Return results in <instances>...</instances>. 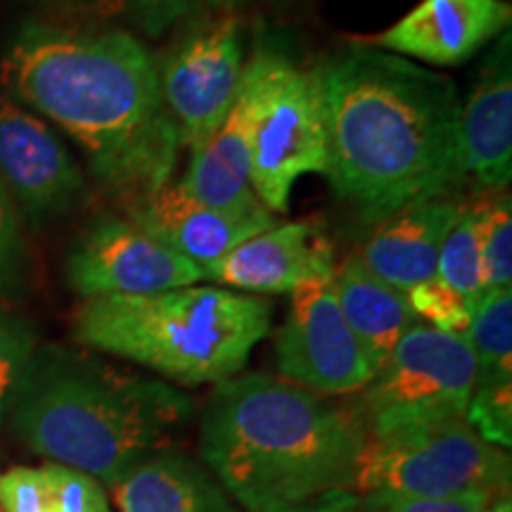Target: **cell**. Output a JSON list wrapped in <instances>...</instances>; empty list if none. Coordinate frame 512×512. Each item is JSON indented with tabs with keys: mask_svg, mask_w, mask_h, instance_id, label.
I'll use <instances>...</instances> for the list:
<instances>
[{
	"mask_svg": "<svg viewBox=\"0 0 512 512\" xmlns=\"http://www.w3.org/2000/svg\"><path fill=\"white\" fill-rule=\"evenodd\" d=\"M0 79L10 98L72 136L98 181L128 207L171 183L181 140L159 62L138 36L29 22L12 38Z\"/></svg>",
	"mask_w": 512,
	"mask_h": 512,
	"instance_id": "1",
	"label": "cell"
},
{
	"mask_svg": "<svg viewBox=\"0 0 512 512\" xmlns=\"http://www.w3.org/2000/svg\"><path fill=\"white\" fill-rule=\"evenodd\" d=\"M328 181L370 226L463 185L456 83L399 55L361 46L316 67Z\"/></svg>",
	"mask_w": 512,
	"mask_h": 512,
	"instance_id": "2",
	"label": "cell"
},
{
	"mask_svg": "<svg viewBox=\"0 0 512 512\" xmlns=\"http://www.w3.org/2000/svg\"><path fill=\"white\" fill-rule=\"evenodd\" d=\"M366 441L351 408L261 373L216 384L200 425L204 467L252 512L356 491Z\"/></svg>",
	"mask_w": 512,
	"mask_h": 512,
	"instance_id": "3",
	"label": "cell"
},
{
	"mask_svg": "<svg viewBox=\"0 0 512 512\" xmlns=\"http://www.w3.org/2000/svg\"><path fill=\"white\" fill-rule=\"evenodd\" d=\"M192 411L174 384L57 347L36 351L10 406L12 430L31 451L112 489L171 451Z\"/></svg>",
	"mask_w": 512,
	"mask_h": 512,
	"instance_id": "4",
	"label": "cell"
},
{
	"mask_svg": "<svg viewBox=\"0 0 512 512\" xmlns=\"http://www.w3.org/2000/svg\"><path fill=\"white\" fill-rule=\"evenodd\" d=\"M271 302L228 287L83 299L74 339L178 384H219L247 366L271 332Z\"/></svg>",
	"mask_w": 512,
	"mask_h": 512,
	"instance_id": "5",
	"label": "cell"
},
{
	"mask_svg": "<svg viewBox=\"0 0 512 512\" xmlns=\"http://www.w3.org/2000/svg\"><path fill=\"white\" fill-rule=\"evenodd\" d=\"M252 100L249 188L273 214L290 209L294 183L328 176V138L316 69L297 67L273 48H259L245 64Z\"/></svg>",
	"mask_w": 512,
	"mask_h": 512,
	"instance_id": "6",
	"label": "cell"
},
{
	"mask_svg": "<svg viewBox=\"0 0 512 512\" xmlns=\"http://www.w3.org/2000/svg\"><path fill=\"white\" fill-rule=\"evenodd\" d=\"M510 484L508 451L489 444L467 418L408 427L370 437L358 465L356 491L444 498L489 491Z\"/></svg>",
	"mask_w": 512,
	"mask_h": 512,
	"instance_id": "7",
	"label": "cell"
},
{
	"mask_svg": "<svg viewBox=\"0 0 512 512\" xmlns=\"http://www.w3.org/2000/svg\"><path fill=\"white\" fill-rule=\"evenodd\" d=\"M475 389V356L463 335L415 323L351 408L366 437L465 418Z\"/></svg>",
	"mask_w": 512,
	"mask_h": 512,
	"instance_id": "8",
	"label": "cell"
},
{
	"mask_svg": "<svg viewBox=\"0 0 512 512\" xmlns=\"http://www.w3.org/2000/svg\"><path fill=\"white\" fill-rule=\"evenodd\" d=\"M242 27L235 15L195 24L159 62L162 95L181 147L195 152L223 124L240 93Z\"/></svg>",
	"mask_w": 512,
	"mask_h": 512,
	"instance_id": "9",
	"label": "cell"
},
{
	"mask_svg": "<svg viewBox=\"0 0 512 512\" xmlns=\"http://www.w3.org/2000/svg\"><path fill=\"white\" fill-rule=\"evenodd\" d=\"M72 290L83 299L152 294L197 285L204 271L147 230L121 216H98L83 228L64 264Z\"/></svg>",
	"mask_w": 512,
	"mask_h": 512,
	"instance_id": "10",
	"label": "cell"
},
{
	"mask_svg": "<svg viewBox=\"0 0 512 512\" xmlns=\"http://www.w3.org/2000/svg\"><path fill=\"white\" fill-rule=\"evenodd\" d=\"M275 358L283 380L325 396L358 394L375 377L339 311L332 280L292 292L290 313L275 337Z\"/></svg>",
	"mask_w": 512,
	"mask_h": 512,
	"instance_id": "11",
	"label": "cell"
},
{
	"mask_svg": "<svg viewBox=\"0 0 512 512\" xmlns=\"http://www.w3.org/2000/svg\"><path fill=\"white\" fill-rule=\"evenodd\" d=\"M0 181L31 221L72 209L86 190L81 169L46 121L0 95Z\"/></svg>",
	"mask_w": 512,
	"mask_h": 512,
	"instance_id": "12",
	"label": "cell"
},
{
	"mask_svg": "<svg viewBox=\"0 0 512 512\" xmlns=\"http://www.w3.org/2000/svg\"><path fill=\"white\" fill-rule=\"evenodd\" d=\"M510 22L508 0H420L389 29L354 41L403 60L458 67L501 38Z\"/></svg>",
	"mask_w": 512,
	"mask_h": 512,
	"instance_id": "13",
	"label": "cell"
},
{
	"mask_svg": "<svg viewBox=\"0 0 512 512\" xmlns=\"http://www.w3.org/2000/svg\"><path fill=\"white\" fill-rule=\"evenodd\" d=\"M128 219L183 259L207 271L235 247L275 226V214L259 197L235 207H211L169 183L147 200L128 207Z\"/></svg>",
	"mask_w": 512,
	"mask_h": 512,
	"instance_id": "14",
	"label": "cell"
},
{
	"mask_svg": "<svg viewBox=\"0 0 512 512\" xmlns=\"http://www.w3.org/2000/svg\"><path fill=\"white\" fill-rule=\"evenodd\" d=\"M335 247L316 221L275 223L242 242L207 271V280L245 294H292L332 280Z\"/></svg>",
	"mask_w": 512,
	"mask_h": 512,
	"instance_id": "15",
	"label": "cell"
},
{
	"mask_svg": "<svg viewBox=\"0 0 512 512\" xmlns=\"http://www.w3.org/2000/svg\"><path fill=\"white\" fill-rule=\"evenodd\" d=\"M510 31L486 57L472 93L460 107V150L465 178L486 192L505 190L512 178V62Z\"/></svg>",
	"mask_w": 512,
	"mask_h": 512,
	"instance_id": "16",
	"label": "cell"
},
{
	"mask_svg": "<svg viewBox=\"0 0 512 512\" xmlns=\"http://www.w3.org/2000/svg\"><path fill=\"white\" fill-rule=\"evenodd\" d=\"M475 356L467 422L503 451L512 444V287L484 292L463 335Z\"/></svg>",
	"mask_w": 512,
	"mask_h": 512,
	"instance_id": "17",
	"label": "cell"
},
{
	"mask_svg": "<svg viewBox=\"0 0 512 512\" xmlns=\"http://www.w3.org/2000/svg\"><path fill=\"white\" fill-rule=\"evenodd\" d=\"M460 204L453 197L403 207L373 226L363 245V266L396 290L427 283L437 275V261L446 233L458 219Z\"/></svg>",
	"mask_w": 512,
	"mask_h": 512,
	"instance_id": "18",
	"label": "cell"
},
{
	"mask_svg": "<svg viewBox=\"0 0 512 512\" xmlns=\"http://www.w3.org/2000/svg\"><path fill=\"white\" fill-rule=\"evenodd\" d=\"M114 498L121 512H238L219 479L174 448L121 479Z\"/></svg>",
	"mask_w": 512,
	"mask_h": 512,
	"instance_id": "19",
	"label": "cell"
},
{
	"mask_svg": "<svg viewBox=\"0 0 512 512\" xmlns=\"http://www.w3.org/2000/svg\"><path fill=\"white\" fill-rule=\"evenodd\" d=\"M332 290H335L339 311L377 373L399 339L415 323H420L406 292L396 290L370 273L356 254L335 268Z\"/></svg>",
	"mask_w": 512,
	"mask_h": 512,
	"instance_id": "20",
	"label": "cell"
},
{
	"mask_svg": "<svg viewBox=\"0 0 512 512\" xmlns=\"http://www.w3.org/2000/svg\"><path fill=\"white\" fill-rule=\"evenodd\" d=\"M249 124L252 100L242 76L235 105L207 143L192 152L178 188L211 207H235L256 197L249 188Z\"/></svg>",
	"mask_w": 512,
	"mask_h": 512,
	"instance_id": "21",
	"label": "cell"
},
{
	"mask_svg": "<svg viewBox=\"0 0 512 512\" xmlns=\"http://www.w3.org/2000/svg\"><path fill=\"white\" fill-rule=\"evenodd\" d=\"M72 15L91 22L110 24L128 34L157 38L181 24L185 17L195 15L204 0H55Z\"/></svg>",
	"mask_w": 512,
	"mask_h": 512,
	"instance_id": "22",
	"label": "cell"
},
{
	"mask_svg": "<svg viewBox=\"0 0 512 512\" xmlns=\"http://www.w3.org/2000/svg\"><path fill=\"white\" fill-rule=\"evenodd\" d=\"M434 278L451 287L453 292H458L472 306L482 299L486 290L477 238V204H460L458 219L446 233L444 245H441Z\"/></svg>",
	"mask_w": 512,
	"mask_h": 512,
	"instance_id": "23",
	"label": "cell"
},
{
	"mask_svg": "<svg viewBox=\"0 0 512 512\" xmlns=\"http://www.w3.org/2000/svg\"><path fill=\"white\" fill-rule=\"evenodd\" d=\"M477 204V238L484 290L512 287V204L508 192H491Z\"/></svg>",
	"mask_w": 512,
	"mask_h": 512,
	"instance_id": "24",
	"label": "cell"
},
{
	"mask_svg": "<svg viewBox=\"0 0 512 512\" xmlns=\"http://www.w3.org/2000/svg\"><path fill=\"white\" fill-rule=\"evenodd\" d=\"M36 354V337L27 320L0 306V422L10 413L19 384Z\"/></svg>",
	"mask_w": 512,
	"mask_h": 512,
	"instance_id": "25",
	"label": "cell"
},
{
	"mask_svg": "<svg viewBox=\"0 0 512 512\" xmlns=\"http://www.w3.org/2000/svg\"><path fill=\"white\" fill-rule=\"evenodd\" d=\"M415 316L427 320L425 325L451 332V335H465L467 325L472 318V306L467 299L446 287L441 280L432 278L427 283H420L406 292Z\"/></svg>",
	"mask_w": 512,
	"mask_h": 512,
	"instance_id": "26",
	"label": "cell"
},
{
	"mask_svg": "<svg viewBox=\"0 0 512 512\" xmlns=\"http://www.w3.org/2000/svg\"><path fill=\"white\" fill-rule=\"evenodd\" d=\"M53 512H114L98 479L60 463H46Z\"/></svg>",
	"mask_w": 512,
	"mask_h": 512,
	"instance_id": "27",
	"label": "cell"
},
{
	"mask_svg": "<svg viewBox=\"0 0 512 512\" xmlns=\"http://www.w3.org/2000/svg\"><path fill=\"white\" fill-rule=\"evenodd\" d=\"M494 496L489 491H472L460 496L420 498L370 491L361 496V508L363 512H486Z\"/></svg>",
	"mask_w": 512,
	"mask_h": 512,
	"instance_id": "28",
	"label": "cell"
},
{
	"mask_svg": "<svg viewBox=\"0 0 512 512\" xmlns=\"http://www.w3.org/2000/svg\"><path fill=\"white\" fill-rule=\"evenodd\" d=\"M0 510L53 512V491L41 467H10L0 472Z\"/></svg>",
	"mask_w": 512,
	"mask_h": 512,
	"instance_id": "29",
	"label": "cell"
},
{
	"mask_svg": "<svg viewBox=\"0 0 512 512\" xmlns=\"http://www.w3.org/2000/svg\"><path fill=\"white\" fill-rule=\"evenodd\" d=\"M24 240L22 216L12 195L0 181V299L15 292L22 280Z\"/></svg>",
	"mask_w": 512,
	"mask_h": 512,
	"instance_id": "30",
	"label": "cell"
},
{
	"mask_svg": "<svg viewBox=\"0 0 512 512\" xmlns=\"http://www.w3.org/2000/svg\"><path fill=\"white\" fill-rule=\"evenodd\" d=\"M271 512H363V508H361V496H356L354 491H337V494L320 496L316 501L292 505V508H283V510H271Z\"/></svg>",
	"mask_w": 512,
	"mask_h": 512,
	"instance_id": "31",
	"label": "cell"
},
{
	"mask_svg": "<svg viewBox=\"0 0 512 512\" xmlns=\"http://www.w3.org/2000/svg\"><path fill=\"white\" fill-rule=\"evenodd\" d=\"M486 512H512V501H510V494L505 491V494H496L494 501H491L489 510Z\"/></svg>",
	"mask_w": 512,
	"mask_h": 512,
	"instance_id": "32",
	"label": "cell"
},
{
	"mask_svg": "<svg viewBox=\"0 0 512 512\" xmlns=\"http://www.w3.org/2000/svg\"><path fill=\"white\" fill-rule=\"evenodd\" d=\"M204 3L211 5V8H219V10H230V8H235V5L245 3V0H204Z\"/></svg>",
	"mask_w": 512,
	"mask_h": 512,
	"instance_id": "33",
	"label": "cell"
}]
</instances>
